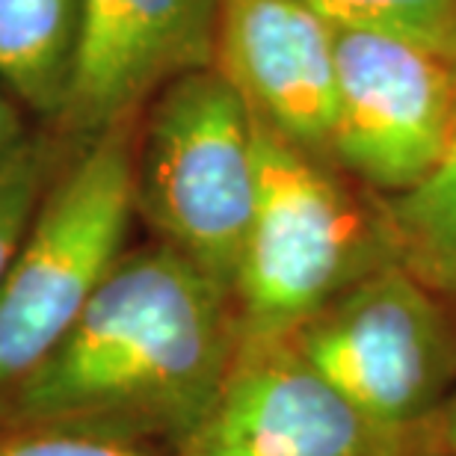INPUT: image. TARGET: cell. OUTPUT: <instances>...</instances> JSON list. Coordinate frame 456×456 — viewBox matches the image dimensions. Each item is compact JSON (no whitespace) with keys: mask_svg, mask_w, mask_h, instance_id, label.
Here are the masks:
<instances>
[{"mask_svg":"<svg viewBox=\"0 0 456 456\" xmlns=\"http://www.w3.org/2000/svg\"><path fill=\"white\" fill-rule=\"evenodd\" d=\"M237 299L172 246L127 249L0 406V430L178 451L240 350Z\"/></svg>","mask_w":456,"mask_h":456,"instance_id":"1","label":"cell"},{"mask_svg":"<svg viewBox=\"0 0 456 456\" xmlns=\"http://www.w3.org/2000/svg\"><path fill=\"white\" fill-rule=\"evenodd\" d=\"M255 211L234 299L243 338H279L346 288L400 264L386 202L252 113Z\"/></svg>","mask_w":456,"mask_h":456,"instance_id":"2","label":"cell"},{"mask_svg":"<svg viewBox=\"0 0 456 456\" xmlns=\"http://www.w3.org/2000/svg\"><path fill=\"white\" fill-rule=\"evenodd\" d=\"M140 116L80 142L51 181L0 285V406L71 330L116 261L134 208Z\"/></svg>","mask_w":456,"mask_h":456,"instance_id":"3","label":"cell"},{"mask_svg":"<svg viewBox=\"0 0 456 456\" xmlns=\"http://www.w3.org/2000/svg\"><path fill=\"white\" fill-rule=\"evenodd\" d=\"M134 208L234 294L255 211L252 110L220 66L181 75L151 98L134 160Z\"/></svg>","mask_w":456,"mask_h":456,"instance_id":"4","label":"cell"},{"mask_svg":"<svg viewBox=\"0 0 456 456\" xmlns=\"http://www.w3.org/2000/svg\"><path fill=\"white\" fill-rule=\"evenodd\" d=\"M341 395L415 436L456 391V303L403 264L346 288L290 332Z\"/></svg>","mask_w":456,"mask_h":456,"instance_id":"5","label":"cell"},{"mask_svg":"<svg viewBox=\"0 0 456 456\" xmlns=\"http://www.w3.org/2000/svg\"><path fill=\"white\" fill-rule=\"evenodd\" d=\"M335 167L382 199L439 167L456 127V69L444 53L388 33L335 27Z\"/></svg>","mask_w":456,"mask_h":456,"instance_id":"6","label":"cell"},{"mask_svg":"<svg viewBox=\"0 0 456 456\" xmlns=\"http://www.w3.org/2000/svg\"><path fill=\"white\" fill-rule=\"evenodd\" d=\"M178 456H418L415 436L373 421L294 344L243 338L220 395Z\"/></svg>","mask_w":456,"mask_h":456,"instance_id":"7","label":"cell"},{"mask_svg":"<svg viewBox=\"0 0 456 456\" xmlns=\"http://www.w3.org/2000/svg\"><path fill=\"white\" fill-rule=\"evenodd\" d=\"M223 0H84L77 66L53 131L89 142L172 80L216 66Z\"/></svg>","mask_w":456,"mask_h":456,"instance_id":"8","label":"cell"},{"mask_svg":"<svg viewBox=\"0 0 456 456\" xmlns=\"http://www.w3.org/2000/svg\"><path fill=\"white\" fill-rule=\"evenodd\" d=\"M216 66L261 122L335 163V30L305 0H223Z\"/></svg>","mask_w":456,"mask_h":456,"instance_id":"9","label":"cell"},{"mask_svg":"<svg viewBox=\"0 0 456 456\" xmlns=\"http://www.w3.org/2000/svg\"><path fill=\"white\" fill-rule=\"evenodd\" d=\"M80 27L84 0H0V89L48 127L66 113Z\"/></svg>","mask_w":456,"mask_h":456,"instance_id":"10","label":"cell"},{"mask_svg":"<svg viewBox=\"0 0 456 456\" xmlns=\"http://www.w3.org/2000/svg\"><path fill=\"white\" fill-rule=\"evenodd\" d=\"M400 264L444 297H456V127L442 163L409 193L382 199Z\"/></svg>","mask_w":456,"mask_h":456,"instance_id":"11","label":"cell"},{"mask_svg":"<svg viewBox=\"0 0 456 456\" xmlns=\"http://www.w3.org/2000/svg\"><path fill=\"white\" fill-rule=\"evenodd\" d=\"M80 142L60 131H33L18 158L0 175V285L21 246L27 228L39 211L51 181Z\"/></svg>","mask_w":456,"mask_h":456,"instance_id":"12","label":"cell"},{"mask_svg":"<svg viewBox=\"0 0 456 456\" xmlns=\"http://www.w3.org/2000/svg\"><path fill=\"white\" fill-rule=\"evenodd\" d=\"M335 27L388 33L448 57L456 0H305Z\"/></svg>","mask_w":456,"mask_h":456,"instance_id":"13","label":"cell"},{"mask_svg":"<svg viewBox=\"0 0 456 456\" xmlns=\"http://www.w3.org/2000/svg\"><path fill=\"white\" fill-rule=\"evenodd\" d=\"M0 456H178L158 444H131L110 439L36 430H0Z\"/></svg>","mask_w":456,"mask_h":456,"instance_id":"14","label":"cell"},{"mask_svg":"<svg viewBox=\"0 0 456 456\" xmlns=\"http://www.w3.org/2000/svg\"><path fill=\"white\" fill-rule=\"evenodd\" d=\"M418 453L456 456V391L444 400V406L415 433Z\"/></svg>","mask_w":456,"mask_h":456,"instance_id":"15","label":"cell"},{"mask_svg":"<svg viewBox=\"0 0 456 456\" xmlns=\"http://www.w3.org/2000/svg\"><path fill=\"white\" fill-rule=\"evenodd\" d=\"M30 134L33 131H27L21 110H18V102L0 89V175H4V169L18 158V151L24 149Z\"/></svg>","mask_w":456,"mask_h":456,"instance_id":"16","label":"cell"},{"mask_svg":"<svg viewBox=\"0 0 456 456\" xmlns=\"http://www.w3.org/2000/svg\"><path fill=\"white\" fill-rule=\"evenodd\" d=\"M448 60L453 62V69H456V21H453V30H451V42H448Z\"/></svg>","mask_w":456,"mask_h":456,"instance_id":"17","label":"cell"},{"mask_svg":"<svg viewBox=\"0 0 456 456\" xmlns=\"http://www.w3.org/2000/svg\"><path fill=\"white\" fill-rule=\"evenodd\" d=\"M418 456H436V453H418Z\"/></svg>","mask_w":456,"mask_h":456,"instance_id":"18","label":"cell"},{"mask_svg":"<svg viewBox=\"0 0 456 456\" xmlns=\"http://www.w3.org/2000/svg\"><path fill=\"white\" fill-rule=\"evenodd\" d=\"M453 303H456V297H453Z\"/></svg>","mask_w":456,"mask_h":456,"instance_id":"19","label":"cell"}]
</instances>
